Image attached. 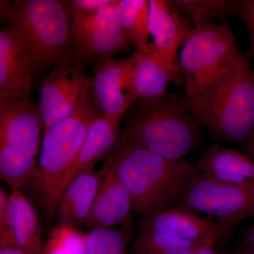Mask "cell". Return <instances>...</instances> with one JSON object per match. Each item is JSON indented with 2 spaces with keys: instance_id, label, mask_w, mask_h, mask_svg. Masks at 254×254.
Listing matches in <instances>:
<instances>
[{
  "instance_id": "1",
  "label": "cell",
  "mask_w": 254,
  "mask_h": 254,
  "mask_svg": "<svg viewBox=\"0 0 254 254\" xmlns=\"http://www.w3.org/2000/svg\"><path fill=\"white\" fill-rule=\"evenodd\" d=\"M105 162L131 195L133 210L143 217L178 206L199 177L186 159L172 160L119 143Z\"/></svg>"
},
{
  "instance_id": "2",
  "label": "cell",
  "mask_w": 254,
  "mask_h": 254,
  "mask_svg": "<svg viewBox=\"0 0 254 254\" xmlns=\"http://www.w3.org/2000/svg\"><path fill=\"white\" fill-rule=\"evenodd\" d=\"M119 144L140 148L172 160L185 159L201 141L200 125L185 98L167 93L137 100L128 109Z\"/></svg>"
},
{
  "instance_id": "3",
  "label": "cell",
  "mask_w": 254,
  "mask_h": 254,
  "mask_svg": "<svg viewBox=\"0 0 254 254\" xmlns=\"http://www.w3.org/2000/svg\"><path fill=\"white\" fill-rule=\"evenodd\" d=\"M190 110L214 139L244 143L254 129L253 70L247 56L224 68Z\"/></svg>"
},
{
  "instance_id": "4",
  "label": "cell",
  "mask_w": 254,
  "mask_h": 254,
  "mask_svg": "<svg viewBox=\"0 0 254 254\" xmlns=\"http://www.w3.org/2000/svg\"><path fill=\"white\" fill-rule=\"evenodd\" d=\"M0 16L17 33L34 73L73 62L70 16L64 1L1 0Z\"/></svg>"
},
{
  "instance_id": "5",
  "label": "cell",
  "mask_w": 254,
  "mask_h": 254,
  "mask_svg": "<svg viewBox=\"0 0 254 254\" xmlns=\"http://www.w3.org/2000/svg\"><path fill=\"white\" fill-rule=\"evenodd\" d=\"M98 115L91 99L77 113L43 132L36 171L26 187L36 195L50 220L58 208L64 177L74 163Z\"/></svg>"
},
{
  "instance_id": "6",
  "label": "cell",
  "mask_w": 254,
  "mask_h": 254,
  "mask_svg": "<svg viewBox=\"0 0 254 254\" xmlns=\"http://www.w3.org/2000/svg\"><path fill=\"white\" fill-rule=\"evenodd\" d=\"M43 133L38 106L31 101L0 107V176L11 190L31 181Z\"/></svg>"
},
{
  "instance_id": "7",
  "label": "cell",
  "mask_w": 254,
  "mask_h": 254,
  "mask_svg": "<svg viewBox=\"0 0 254 254\" xmlns=\"http://www.w3.org/2000/svg\"><path fill=\"white\" fill-rule=\"evenodd\" d=\"M241 55L228 23H212L193 28L178 58L189 109L222 70Z\"/></svg>"
},
{
  "instance_id": "8",
  "label": "cell",
  "mask_w": 254,
  "mask_h": 254,
  "mask_svg": "<svg viewBox=\"0 0 254 254\" xmlns=\"http://www.w3.org/2000/svg\"><path fill=\"white\" fill-rule=\"evenodd\" d=\"M68 14L74 63L83 66L95 60L97 64L131 51L133 45L120 20L118 0L94 11Z\"/></svg>"
},
{
  "instance_id": "9",
  "label": "cell",
  "mask_w": 254,
  "mask_h": 254,
  "mask_svg": "<svg viewBox=\"0 0 254 254\" xmlns=\"http://www.w3.org/2000/svg\"><path fill=\"white\" fill-rule=\"evenodd\" d=\"M177 207L208 215L215 221L218 240H224L239 222L254 217V184L235 186L199 176Z\"/></svg>"
},
{
  "instance_id": "10",
  "label": "cell",
  "mask_w": 254,
  "mask_h": 254,
  "mask_svg": "<svg viewBox=\"0 0 254 254\" xmlns=\"http://www.w3.org/2000/svg\"><path fill=\"white\" fill-rule=\"evenodd\" d=\"M93 78L74 62L58 65L42 83L39 109L43 132L66 120L91 100Z\"/></svg>"
},
{
  "instance_id": "11",
  "label": "cell",
  "mask_w": 254,
  "mask_h": 254,
  "mask_svg": "<svg viewBox=\"0 0 254 254\" xmlns=\"http://www.w3.org/2000/svg\"><path fill=\"white\" fill-rule=\"evenodd\" d=\"M133 63L131 55L96 64L92 103L100 115L119 125L137 100L133 88Z\"/></svg>"
},
{
  "instance_id": "12",
  "label": "cell",
  "mask_w": 254,
  "mask_h": 254,
  "mask_svg": "<svg viewBox=\"0 0 254 254\" xmlns=\"http://www.w3.org/2000/svg\"><path fill=\"white\" fill-rule=\"evenodd\" d=\"M33 73L17 33L5 26L0 30V107L31 101Z\"/></svg>"
},
{
  "instance_id": "13",
  "label": "cell",
  "mask_w": 254,
  "mask_h": 254,
  "mask_svg": "<svg viewBox=\"0 0 254 254\" xmlns=\"http://www.w3.org/2000/svg\"><path fill=\"white\" fill-rule=\"evenodd\" d=\"M149 29L155 53L170 63L179 64L178 51L193 31L191 23L172 1L149 0Z\"/></svg>"
},
{
  "instance_id": "14",
  "label": "cell",
  "mask_w": 254,
  "mask_h": 254,
  "mask_svg": "<svg viewBox=\"0 0 254 254\" xmlns=\"http://www.w3.org/2000/svg\"><path fill=\"white\" fill-rule=\"evenodd\" d=\"M140 228L162 232L195 245H215L218 241L213 219L188 209L175 207L143 217Z\"/></svg>"
},
{
  "instance_id": "15",
  "label": "cell",
  "mask_w": 254,
  "mask_h": 254,
  "mask_svg": "<svg viewBox=\"0 0 254 254\" xmlns=\"http://www.w3.org/2000/svg\"><path fill=\"white\" fill-rule=\"evenodd\" d=\"M102 182L87 225L92 228H112L128 225L133 210L131 195L109 164L103 163Z\"/></svg>"
},
{
  "instance_id": "16",
  "label": "cell",
  "mask_w": 254,
  "mask_h": 254,
  "mask_svg": "<svg viewBox=\"0 0 254 254\" xmlns=\"http://www.w3.org/2000/svg\"><path fill=\"white\" fill-rule=\"evenodd\" d=\"M199 176L225 185L254 184V161L250 155L232 147L214 145L197 161Z\"/></svg>"
},
{
  "instance_id": "17",
  "label": "cell",
  "mask_w": 254,
  "mask_h": 254,
  "mask_svg": "<svg viewBox=\"0 0 254 254\" xmlns=\"http://www.w3.org/2000/svg\"><path fill=\"white\" fill-rule=\"evenodd\" d=\"M101 182V173L94 168L80 173L70 182L57 208L60 227L71 230L87 224Z\"/></svg>"
},
{
  "instance_id": "18",
  "label": "cell",
  "mask_w": 254,
  "mask_h": 254,
  "mask_svg": "<svg viewBox=\"0 0 254 254\" xmlns=\"http://www.w3.org/2000/svg\"><path fill=\"white\" fill-rule=\"evenodd\" d=\"M133 88L137 100L167 94L170 82L180 72L179 64L167 61L155 53L153 42L142 53L133 52Z\"/></svg>"
},
{
  "instance_id": "19",
  "label": "cell",
  "mask_w": 254,
  "mask_h": 254,
  "mask_svg": "<svg viewBox=\"0 0 254 254\" xmlns=\"http://www.w3.org/2000/svg\"><path fill=\"white\" fill-rule=\"evenodd\" d=\"M120 133L119 124L101 115H98L93 120L77 158L61 182L60 198L64 190L75 177L87 170L94 168L95 164L115 149L118 143Z\"/></svg>"
},
{
  "instance_id": "20",
  "label": "cell",
  "mask_w": 254,
  "mask_h": 254,
  "mask_svg": "<svg viewBox=\"0 0 254 254\" xmlns=\"http://www.w3.org/2000/svg\"><path fill=\"white\" fill-rule=\"evenodd\" d=\"M7 212L15 247L26 254H43L39 220L34 207L21 190H11Z\"/></svg>"
},
{
  "instance_id": "21",
  "label": "cell",
  "mask_w": 254,
  "mask_h": 254,
  "mask_svg": "<svg viewBox=\"0 0 254 254\" xmlns=\"http://www.w3.org/2000/svg\"><path fill=\"white\" fill-rule=\"evenodd\" d=\"M174 6L193 28L215 23H226L238 16L240 1L237 0H172Z\"/></svg>"
},
{
  "instance_id": "22",
  "label": "cell",
  "mask_w": 254,
  "mask_h": 254,
  "mask_svg": "<svg viewBox=\"0 0 254 254\" xmlns=\"http://www.w3.org/2000/svg\"><path fill=\"white\" fill-rule=\"evenodd\" d=\"M120 20L134 46V51L144 52L150 43L149 2L147 0H118Z\"/></svg>"
},
{
  "instance_id": "23",
  "label": "cell",
  "mask_w": 254,
  "mask_h": 254,
  "mask_svg": "<svg viewBox=\"0 0 254 254\" xmlns=\"http://www.w3.org/2000/svg\"><path fill=\"white\" fill-rule=\"evenodd\" d=\"M198 246L162 232L139 228L131 254H195Z\"/></svg>"
},
{
  "instance_id": "24",
  "label": "cell",
  "mask_w": 254,
  "mask_h": 254,
  "mask_svg": "<svg viewBox=\"0 0 254 254\" xmlns=\"http://www.w3.org/2000/svg\"><path fill=\"white\" fill-rule=\"evenodd\" d=\"M131 224L123 228H93L84 236L86 254H126Z\"/></svg>"
},
{
  "instance_id": "25",
  "label": "cell",
  "mask_w": 254,
  "mask_h": 254,
  "mask_svg": "<svg viewBox=\"0 0 254 254\" xmlns=\"http://www.w3.org/2000/svg\"><path fill=\"white\" fill-rule=\"evenodd\" d=\"M8 194L2 187L0 189V247H15L12 232L10 229L8 219Z\"/></svg>"
},
{
  "instance_id": "26",
  "label": "cell",
  "mask_w": 254,
  "mask_h": 254,
  "mask_svg": "<svg viewBox=\"0 0 254 254\" xmlns=\"http://www.w3.org/2000/svg\"><path fill=\"white\" fill-rule=\"evenodd\" d=\"M238 16L245 22L250 37V48L247 58L254 63V0L240 1Z\"/></svg>"
},
{
  "instance_id": "27",
  "label": "cell",
  "mask_w": 254,
  "mask_h": 254,
  "mask_svg": "<svg viewBox=\"0 0 254 254\" xmlns=\"http://www.w3.org/2000/svg\"><path fill=\"white\" fill-rule=\"evenodd\" d=\"M64 1L68 12L94 11L106 6L112 0H69Z\"/></svg>"
},
{
  "instance_id": "28",
  "label": "cell",
  "mask_w": 254,
  "mask_h": 254,
  "mask_svg": "<svg viewBox=\"0 0 254 254\" xmlns=\"http://www.w3.org/2000/svg\"><path fill=\"white\" fill-rule=\"evenodd\" d=\"M243 245L254 252V220L250 226L246 229L244 234Z\"/></svg>"
},
{
  "instance_id": "29",
  "label": "cell",
  "mask_w": 254,
  "mask_h": 254,
  "mask_svg": "<svg viewBox=\"0 0 254 254\" xmlns=\"http://www.w3.org/2000/svg\"><path fill=\"white\" fill-rule=\"evenodd\" d=\"M244 149L254 161V129L243 143Z\"/></svg>"
},
{
  "instance_id": "30",
  "label": "cell",
  "mask_w": 254,
  "mask_h": 254,
  "mask_svg": "<svg viewBox=\"0 0 254 254\" xmlns=\"http://www.w3.org/2000/svg\"><path fill=\"white\" fill-rule=\"evenodd\" d=\"M195 254H216L213 245H202L198 246Z\"/></svg>"
},
{
  "instance_id": "31",
  "label": "cell",
  "mask_w": 254,
  "mask_h": 254,
  "mask_svg": "<svg viewBox=\"0 0 254 254\" xmlns=\"http://www.w3.org/2000/svg\"><path fill=\"white\" fill-rule=\"evenodd\" d=\"M0 254H26L16 247H2L0 249Z\"/></svg>"
},
{
  "instance_id": "32",
  "label": "cell",
  "mask_w": 254,
  "mask_h": 254,
  "mask_svg": "<svg viewBox=\"0 0 254 254\" xmlns=\"http://www.w3.org/2000/svg\"><path fill=\"white\" fill-rule=\"evenodd\" d=\"M231 254H254V252L242 244V245L237 246L236 248L232 251Z\"/></svg>"
},
{
  "instance_id": "33",
  "label": "cell",
  "mask_w": 254,
  "mask_h": 254,
  "mask_svg": "<svg viewBox=\"0 0 254 254\" xmlns=\"http://www.w3.org/2000/svg\"><path fill=\"white\" fill-rule=\"evenodd\" d=\"M253 78H254V71H253Z\"/></svg>"
}]
</instances>
